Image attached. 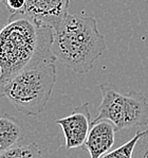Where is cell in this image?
Returning a JSON list of instances; mask_svg holds the SVG:
<instances>
[{
  "mask_svg": "<svg viewBox=\"0 0 148 158\" xmlns=\"http://www.w3.org/2000/svg\"><path fill=\"white\" fill-rule=\"evenodd\" d=\"M105 50V37L92 16L68 14L53 29V54L64 66L78 74L88 73L95 68Z\"/></svg>",
  "mask_w": 148,
  "mask_h": 158,
  "instance_id": "1",
  "label": "cell"
},
{
  "mask_svg": "<svg viewBox=\"0 0 148 158\" xmlns=\"http://www.w3.org/2000/svg\"><path fill=\"white\" fill-rule=\"evenodd\" d=\"M53 29L23 15L11 14L0 30V85L52 51Z\"/></svg>",
  "mask_w": 148,
  "mask_h": 158,
  "instance_id": "2",
  "label": "cell"
},
{
  "mask_svg": "<svg viewBox=\"0 0 148 158\" xmlns=\"http://www.w3.org/2000/svg\"><path fill=\"white\" fill-rule=\"evenodd\" d=\"M55 60L52 51L36 57L22 71L0 85V97L8 99L22 115L39 116L45 110L56 83Z\"/></svg>",
  "mask_w": 148,
  "mask_h": 158,
  "instance_id": "3",
  "label": "cell"
},
{
  "mask_svg": "<svg viewBox=\"0 0 148 158\" xmlns=\"http://www.w3.org/2000/svg\"><path fill=\"white\" fill-rule=\"evenodd\" d=\"M99 89L102 102L92 124L108 120L116 131L148 125V99L144 94L131 91L123 94L109 82L99 84Z\"/></svg>",
  "mask_w": 148,
  "mask_h": 158,
  "instance_id": "4",
  "label": "cell"
},
{
  "mask_svg": "<svg viewBox=\"0 0 148 158\" xmlns=\"http://www.w3.org/2000/svg\"><path fill=\"white\" fill-rule=\"evenodd\" d=\"M56 124L64 132L68 150L82 148L85 145L92 124L89 103L85 102L75 107L68 117L56 120Z\"/></svg>",
  "mask_w": 148,
  "mask_h": 158,
  "instance_id": "5",
  "label": "cell"
},
{
  "mask_svg": "<svg viewBox=\"0 0 148 158\" xmlns=\"http://www.w3.org/2000/svg\"><path fill=\"white\" fill-rule=\"evenodd\" d=\"M71 0H26L23 15L43 26L54 29L62 23L69 11Z\"/></svg>",
  "mask_w": 148,
  "mask_h": 158,
  "instance_id": "6",
  "label": "cell"
},
{
  "mask_svg": "<svg viewBox=\"0 0 148 158\" xmlns=\"http://www.w3.org/2000/svg\"><path fill=\"white\" fill-rule=\"evenodd\" d=\"M115 126L108 120H102L91 124L90 132L85 142L90 158H101L108 153L115 141Z\"/></svg>",
  "mask_w": 148,
  "mask_h": 158,
  "instance_id": "7",
  "label": "cell"
},
{
  "mask_svg": "<svg viewBox=\"0 0 148 158\" xmlns=\"http://www.w3.org/2000/svg\"><path fill=\"white\" fill-rule=\"evenodd\" d=\"M25 134L23 124L17 118L8 114L0 117V154L18 145Z\"/></svg>",
  "mask_w": 148,
  "mask_h": 158,
  "instance_id": "8",
  "label": "cell"
},
{
  "mask_svg": "<svg viewBox=\"0 0 148 158\" xmlns=\"http://www.w3.org/2000/svg\"><path fill=\"white\" fill-rule=\"evenodd\" d=\"M0 158H47L36 142L20 144L0 154Z\"/></svg>",
  "mask_w": 148,
  "mask_h": 158,
  "instance_id": "9",
  "label": "cell"
},
{
  "mask_svg": "<svg viewBox=\"0 0 148 158\" xmlns=\"http://www.w3.org/2000/svg\"><path fill=\"white\" fill-rule=\"evenodd\" d=\"M145 131H140L137 132L135 135L133 136L129 141L124 143L123 145L118 147V149L109 151L105 155H103L101 158H133V152H134V148L137 145L138 141L140 138L144 135Z\"/></svg>",
  "mask_w": 148,
  "mask_h": 158,
  "instance_id": "10",
  "label": "cell"
},
{
  "mask_svg": "<svg viewBox=\"0 0 148 158\" xmlns=\"http://www.w3.org/2000/svg\"><path fill=\"white\" fill-rule=\"evenodd\" d=\"M133 158H148V128L135 145Z\"/></svg>",
  "mask_w": 148,
  "mask_h": 158,
  "instance_id": "11",
  "label": "cell"
},
{
  "mask_svg": "<svg viewBox=\"0 0 148 158\" xmlns=\"http://www.w3.org/2000/svg\"><path fill=\"white\" fill-rule=\"evenodd\" d=\"M0 2H1V0H0Z\"/></svg>",
  "mask_w": 148,
  "mask_h": 158,
  "instance_id": "12",
  "label": "cell"
}]
</instances>
